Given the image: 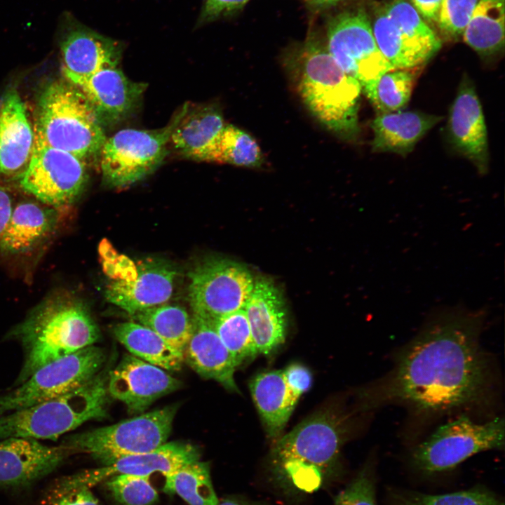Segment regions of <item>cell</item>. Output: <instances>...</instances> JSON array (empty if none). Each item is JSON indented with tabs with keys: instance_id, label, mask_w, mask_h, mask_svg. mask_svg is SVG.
<instances>
[{
	"instance_id": "6da1fadb",
	"label": "cell",
	"mask_w": 505,
	"mask_h": 505,
	"mask_svg": "<svg viewBox=\"0 0 505 505\" xmlns=\"http://www.w3.org/2000/svg\"><path fill=\"white\" fill-rule=\"evenodd\" d=\"M485 314L459 306L436 313L365 392L368 407L396 403L440 414L487 404L494 385L480 342Z\"/></svg>"
},
{
	"instance_id": "7a4b0ae2",
	"label": "cell",
	"mask_w": 505,
	"mask_h": 505,
	"mask_svg": "<svg viewBox=\"0 0 505 505\" xmlns=\"http://www.w3.org/2000/svg\"><path fill=\"white\" fill-rule=\"evenodd\" d=\"M290 79L305 107L343 140H358L360 83L338 65L321 39L310 34L285 58Z\"/></svg>"
},
{
	"instance_id": "3957f363",
	"label": "cell",
	"mask_w": 505,
	"mask_h": 505,
	"mask_svg": "<svg viewBox=\"0 0 505 505\" xmlns=\"http://www.w3.org/2000/svg\"><path fill=\"white\" fill-rule=\"evenodd\" d=\"M100 337L82 301L67 290L51 292L5 336L17 342L24 354L14 385L24 382L42 366L94 345Z\"/></svg>"
},
{
	"instance_id": "277c9868",
	"label": "cell",
	"mask_w": 505,
	"mask_h": 505,
	"mask_svg": "<svg viewBox=\"0 0 505 505\" xmlns=\"http://www.w3.org/2000/svg\"><path fill=\"white\" fill-rule=\"evenodd\" d=\"M346 426L343 417L321 412L279 437L271 454L272 481L291 495L318 490L337 469Z\"/></svg>"
},
{
	"instance_id": "5b68a950",
	"label": "cell",
	"mask_w": 505,
	"mask_h": 505,
	"mask_svg": "<svg viewBox=\"0 0 505 505\" xmlns=\"http://www.w3.org/2000/svg\"><path fill=\"white\" fill-rule=\"evenodd\" d=\"M35 138L87 163L99 159L107 139L85 96L72 83L55 81L39 97Z\"/></svg>"
},
{
	"instance_id": "8992f818",
	"label": "cell",
	"mask_w": 505,
	"mask_h": 505,
	"mask_svg": "<svg viewBox=\"0 0 505 505\" xmlns=\"http://www.w3.org/2000/svg\"><path fill=\"white\" fill-rule=\"evenodd\" d=\"M109 372L60 397L0 415V439L11 437L56 440L83 423L106 416Z\"/></svg>"
},
{
	"instance_id": "52a82bcc",
	"label": "cell",
	"mask_w": 505,
	"mask_h": 505,
	"mask_svg": "<svg viewBox=\"0 0 505 505\" xmlns=\"http://www.w3.org/2000/svg\"><path fill=\"white\" fill-rule=\"evenodd\" d=\"M177 408L169 405L112 425L72 434L60 444L72 454H88L107 465L121 457L149 452L166 443Z\"/></svg>"
},
{
	"instance_id": "ba28073f",
	"label": "cell",
	"mask_w": 505,
	"mask_h": 505,
	"mask_svg": "<svg viewBox=\"0 0 505 505\" xmlns=\"http://www.w3.org/2000/svg\"><path fill=\"white\" fill-rule=\"evenodd\" d=\"M504 447V419L480 423L466 415L440 426L412 450L411 467L424 476L450 471L473 454Z\"/></svg>"
},
{
	"instance_id": "9c48e42d",
	"label": "cell",
	"mask_w": 505,
	"mask_h": 505,
	"mask_svg": "<svg viewBox=\"0 0 505 505\" xmlns=\"http://www.w3.org/2000/svg\"><path fill=\"white\" fill-rule=\"evenodd\" d=\"M182 111L183 106L163 128H127L107 137L99 157L104 183L109 187L123 188L154 171L168 154L172 132Z\"/></svg>"
},
{
	"instance_id": "30bf717a",
	"label": "cell",
	"mask_w": 505,
	"mask_h": 505,
	"mask_svg": "<svg viewBox=\"0 0 505 505\" xmlns=\"http://www.w3.org/2000/svg\"><path fill=\"white\" fill-rule=\"evenodd\" d=\"M105 360L104 350L92 345L42 366L24 382L0 396V415L77 389L102 370Z\"/></svg>"
},
{
	"instance_id": "8fae6325",
	"label": "cell",
	"mask_w": 505,
	"mask_h": 505,
	"mask_svg": "<svg viewBox=\"0 0 505 505\" xmlns=\"http://www.w3.org/2000/svg\"><path fill=\"white\" fill-rule=\"evenodd\" d=\"M189 277L194 314L211 321L243 309L255 281L244 265L220 258L202 262Z\"/></svg>"
},
{
	"instance_id": "7c38bea8",
	"label": "cell",
	"mask_w": 505,
	"mask_h": 505,
	"mask_svg": "<svg viewBox=\"0 0 505 505\" xmlns=\"http://www.w3.org/2000/svg\"><path fill=\"white\" fill-rule=\"evenodd\" d=\"M22 189L54 208L73 204L88 181L86 163L74 155L35 138L29 163L18 177Z\"/></svg>"
},
{
	"instance_id": "4fadbf2b",
	"label": "cell",
	"mask_w": 505,
	"mask_h": 505,
	"mask_svg": "<svg viewBox=\"0 0 505 505\" xmlns=\"http://www.w3.org/2000/svg\"><path fill=\"white\" fill-rule=\"evenodd\" d=\"M325 44L338 65L362 89L394 69L379 51L368 16L362 10L333 18L328 26Z\"/></svg>"
},
{
	"instance_id": "5bb4252c",
	"label": "cell",
	"mask_w": 505,
	"mask_h": 505,
	"mask_svg": "<svg viewBox=\"0 0 505 505\" xmlns=\"http://www.w3.org/2000/svg\"><path fill=\"white\" fill-rule=\"evenodd\" d=\"M199 459L198 449L190 443H166L152 451L125 456L104 466L81 471L61 479L68 485L90 488L117 474L150 476L159 472L165 477L163 490L168 493L174 473L182 466Z\"/></svg>"
},
{
	"instance_id": "9a60e30c",
	"label": "cell",
	"mask_w": 505,
	"mask_h": 505,
	"mask_svg": "<svg viewBox=\"0 0 505 505\" xmlns=\"http://www.w3.org/2000/svg\"><path fill=\"white\" fill-rule=\"evenodd\" d=\"M63 74L85 76L118 67L123 46L64 13L58 24Z\"/></svg>"
},
{
	"instance_id": "2e32d148",
	"label": "cell",
	"mask_w": 505,
	"mask_h": 505,
	"mask_svg": "<svg viewBox=\"0 0 505 505\" xmlns=\"http://www.w3.org/2000/svg\"><path fill=\"white\" fill-rule=\"evenodd\" d=\"M180 382L165 370L130 354L109 372L108 393L132 415H140L157 399L177 390Z\"/></svg>"
},
{
	"instance_id": "e0dca14e",
	"label": "cell",
	"mask_w": 505,
	"mask_h": 505,
	"mask_svg": "<svg viewBox=\"0 0 505 505\" xmlns=\"http://www.w3.org/2000/svg\"><path fill=\"white\" fill-rule=\"evenodd\" d=\"M64 76L85 96L103 127L117 124L128 117L147 88L146 83L128 79L118 67L85 76Z\"/></svg>"
},
{
	"instance_id": "ac0fdd59",
	"label": "cell",
	"mask_w": 505,
	"mask_h": 505,
	"mask_svg": "<svg viewBox=\"0 0 505 505\" xmlns=\"http://www.w3.org/2000/svg\"><path fill=\"white\" fill-rule=\"evenodd\" d=\"M448 141L453 149L469 159L480 174L489 167L486 124L474 84L464 74L451 105L447 123Z\"/></svg>"
},
{
	"instance_id": "d6986e66",
	"label": "cell",
	"mask_w": 505,
	"mask_h": 505,
	"mask_svg": "<svg viewBox=\"0 0 505 505\" xmlns=\"http://www.w3.org/2000/svg\"><path fill=\"white\" fill-rule=\"evenodd\" d=\"M70 455L61 444L48 446L29 438L0 439V485H29L51 473Z\"/></svg>"
},
{
	"instance_id": "ffe728a7",
	"label": "cell",
	"mask_w": 505,
	"mask_h": 505,
	"mask_svg": "<svg viewBox=\"0 0 505 505\" xmlns=\"http://www.w3.org/2000/svg\"><path fill=\"white\" fill-rule=\"evenodd\" d=\"M177 276L170 264L157 260L141 262L135 275L115 281L107 288V299L130 315L163 304L170 298Z\"/></svg>"
},
{
	"instance_id": "44dd1931",
	"label": "cell",
	"mask_w": 505,
	"mask_h": 505,
	"mask_svg": "<svg viewBox=\"0 0 505 505\" xmlns=\"http://www.w3.org/2000/svg\"><path fill=\"white\" fill-rule=\"evenodd\" d=\"M243 309L257 354H271L285 339L286 312L280 290L269 278H257Z\"/></svg>"
},
{
	"instance_id": "7402d4cb",
	"label": "cell",
	"mask_w": 505,
	"mask_h": 505,
	"mask_svg": "<svg viewBox=\"0 0 505 505\" xmlns=\"http://www.w3.org/2000/svg\"><path fill=\"white\" fill-rule=\"evenodd\" d=\"M34 140L23 101L16 91L8 92L0 105V175L18 178L25 172Z\"/></svg>"
},
{
	"instance_id": "603a6c76",
	"label": "cell",
	"mask_w": 505,
	"mask_h": 505,
	"mask_svg": "<svg viewBox=\"0 0 505 505\" xmlns=\"http://www.w3.org/2000/svg\"><path fill=\"white\" fill-rule=\"evenodd\" d=\"M191 318L192 332L184 359L201 377L213 379L229 391H238L234 379L237 367L213 321L196 314Z\"/></svg>"
},
{
	"instance_id": "cb8c5ba5",
	"label": "cell",
	"mask_w": 505,
	"mask_h": 505,
	"mask_svg": "<svg viewBox=\"0 0 505 505\" xmlns=\"http://www.w3.org/2000/svg\"><path fill=\"white\" fill-rule=\"evenodd\" d=\"M58 208L40 201H22L13 207L8 226L0 239V251L22 255L34 250L55 232L59 223Z\"/></svg>"
},
{
	"instance_id": "d4e9b609",
	"label": "cell",
	"mask_w": 505,
	"mask_h": 505,
	"mask_svg": "<svg viewBox=\"0 0 505 505\" xmlns=\"http://www.w3.org/2000/svg\"><path fill=\"white\" fill-rule=\"evenodd\" d=\"M441 116L416 111L379 113L371 123L375 152H391L405 156Z\"/></svg>"
},
{
	"instance_id": "484cf974",
	"label": "cell",
	"mask_w": 505,
	"mask_h": 505,
	"mask_svg": "<svg viewBox=\"0 0 505 505\" xmlns=\"http://www.w3.org/2000/svg\"><path fill=\"white\" fill-rule=\"evenodd\" d=\"M225 125L218 106L186 102L172 132L170 144L180 155L199 161Z\"/></svg>"
},
{
	"instance_id": "4316f807",
	"label": "cell",
	"mask_w": 505,
	"mask_h": 505,
	"mask_svg": "<svg viewBox=\"0 0 505 505\" xmlns=\"http://www.w3.org/2000/svg\"><path fill=\"white\" fill-rule=\"evenodd\" d=\"M250 389L268 436L278 439L299 398L288 386L282 370L258 374L250 382Z\"/></svg>"
},
{
	"instance_id": "83f0119b",
	"label": "cell",
	"mask_w": 505,
	"mask_h": 505,
	"mask_svg": "<svg viewBox=\"0 0 505 505\" xmlns=\"http://www.w3.org/2000/svg\"><path fill=\"white\" fill-rule=\"evenodd\" d=\"M113 333L130 354L165 370L182 368L184 354L152 329L135 322H123L114 327Z\"/></svg>"
},
{
	"instance_id": "f1b7e54d",
	"label": "cell",
	"mask_w": 505,
	"mask_h": 505,
	"mask_svg": "<svg viewBox=\"0 0 505 505\" xmlns=\"http://www.w3.org/2000/svg\"><path fill=\"white\" fill-rule=\"evenodd\" d=\"M505 0H479L462 34L464 42L483 58L504 47Z\"/></svg>"
},
{
	"instance_id": "f546056e",
	"label": "cell",
	"mask_w": 505,
	"mask_h": 505,
	"mask_svg": "<svg viewBox=\"0 0 505 505\" xmlns=\"http://www.w3.org/2000/svg\"><path fill=\"white\" fill-rule=\"evenodd\" d=\"M408 46L424 63L434 56L441 41L407 0H391L383 7Z\"/></svg>"
},
{
	"instance_id": "4dcf8cb0",
	"label": "cell",
	"mask_w": 505,
	"mask_h": 505,
	"mask_svg": "<svg viewBox=\"0 0 505 505\" xmlns=\"http://www.w3.org/2000/svg\"><path fill=\"white\" fill-rule=\"evenodd\" d=\"M199 161L259 168L264 163V155L249 133L234 125H225Z\"/></svg>"
},
{
	"instance_id": "1f68e13d",
	"label": "cell",
	"mask_w": 505,
	"mask_h": 505,
	"mask_svg": "<svg viewBox=\"0 0 505 505\" xmlns=\"http://www.w3.org/2000/svg\"><path fill=\"white\" fill-rule=\"evenodd\" d=\"M133 316L137 323L154 330L184 354L192 332V318L184 308L161 304L140 311Z\"/></svg>"
},
{
	"instance_id": "d6a6232c",
	"label": "cell",
	"mask_w": 505,
	"mask_h": 505,
	"mask_svg": "<svg viewBox=\"0 0 505 505\" xmlns=\"http://www.w3.org/2000/svg\"><path fill=\"white\" fill-rule=\"evenodd\" d=\"M415 79V74L409 69H393L382 74L362 92L379 113L397 112L407 105Z\"/></svg>"
},
{
	"instance_id": "836d02e7",
	"label": "cell",
	"mask_w": 505,
	"mask_h": 505,
	"mask_svg": "<svg viewBox=\"0 0 505 505\" xmlns=\"http://www.w3.org/2000/svg\"><path fill=\"white\" fill-rule=\"evenodd\" d=\"M372 29L379 51L394 69H409L424 64L403 39L384 8L375 15Z\"/></svg>"
},
{
	"instance_id": "e575fe53",
	"label": "cell",
	"mask_w": 505,
	"mask_h": 505,
	"mask_svg": "<svg viewBox=\"0 0 505 505\" xmlns=\"http://www.w3.org/2000/svg\"><path fill=\"white\" fill-rule=\"evenodd\" d=\"M177 493L189 505H218L207 462L199 460L180 468L173 475L168 494Z\"/></svg>"
},
{
	"instance_id": "d590c367",
	"label": "cell",
	"mask_w": 505,
	"mask_h": 505,
	"mask_svg": "<svg viewBox=\"0 0 505 505\" xmlns=\"http://www.w3.org/2000/svg\"><path fill=\"white\" fill-rule=\"evenodd\" d=\"M388 497L390 505H504L497 495L483 487L443 494L393 489Z\"/></svg>"
},
{
	"instance_id": "8d00e7d4",
	"label": "cell",
	"mask_w": 505,
	"mask_h": 505,
	"mask_svg": "<svg viewBox=\"0 0 505 505\" xmlns=\"http://www.w3.org/2000/svg\"><path fill=\"white\" fill-rule=\"evenodd\" d=\"M213 323L236 367L257 355L243 309L223 316Z\"/></svg>"
},
{
	"instance_id": "74e56055",
	"label": "cell",
	"mask_w": 505,
	"mask_h": 505,
	"mask_svg": "<svg viewBox=\"0 0 505 505\" xmlns=\"http://www.w3.org/2000/svg\"><path fill=\"white\" fill-rule=\"evenodd\" d=\"M149 477L117 474L107 478L106 485L113 497L123 505H152L159 496Z\"/></svg>"
},
{
	"instance_id": "f35d334b",
	"label": "cell",
	"mask_w": 505,
	"mask_h": 505,
	"mask_svg": "<svg viewBox=\"0 0 505 505\" xmlns=\"http://www.w3.org/2000/svg\"><path fill=\"white\" fill-rule=\"evenodd\" d=\"M375 465L369 461L335 498L334 505H377Z\"/></svg>"
},
{
	"instance_id": "ab89813d",
	"label": "cell",
	"mask_w": 505,
	"mask_h": 505,
	"mask_svg": "<svg viewBox=\"0 0 505 505\" xmlns=\"http://www.w3.org/2000/svg\"><path fill=\"white\" fill-rule=\"evenodd\" d=\"M479 0H443L437 25L451 39L462 36Z\"/></svg>"
},
{
	"instance_id": "60d3db41",
	"label": "cell",
	"mask_w": 505,
	"mask_h": 505,
	"mask_svg": "<svg viewBox=\"0 0 505 505\" xmlns=\"http://www.w3.org/2000/svg\"><path fill=\"white\" fill-rule=\"evenodd\" d=\"M51 505H99L90 488L84 486H69L57 480L47 494Z\"/></svg>"
},
{
	"instance_id": "b9f144b4",
	"label": "cell",
	"mask_w": 505,
	"mask_h": 505,
	"mask_svg": "<svg viewBox=\"0 0 505 505\" xmlns=\"http://www.w3.org/2000/svg\"><path fill=\"white\" fill-rule=\"evenodd\" d=\"M250 0H204L198 23L203 25L241 10Z\"/></svg>"
},
{
	"instance_id": "7bdbcfd3",
	"label": "cell",
	"mask_w": 505,
	"mask_h": 505,
	"mask_svg": "<svg viewBox=\"0 0 505 505\" xmlns=\"http://www.w3.org/2000/svg\"><path fill=\"white\" fill-rule=\"evenodd\" d=\"M282 370L288 386L298 398L309 390L311 385L312 377L310 371L305 366L293 363Z\"/></svg>"
},
{
	"instance_id": "ee69618b",
	"label": "cell",
	"mask_w": 505,
	"mask_h": 505,
	"mask_svg": "<svg viewBox=\"0 0 505 505\" xmlns=\"http://www.w3.org/2000/svg\"><path fill=\"white\" fill-rule=\"evenodd\" d=\"M411 4L430 23H438L443 0H410Z\"/></svg>"
},
{
	"instance_id": "f6af8a7d",
	"label": "cell",
	"mask_w": 505,
	"mask_h": 505,
	"mask_svg": "<svg viewBox=\"0 0 505 505\" xmlns=\"http://www.w3.org/2000/svg\"><path fill=\"white\" fill-rule=\"evenodd\" d=\"M13 210L11 195L6 188L0 187V239L8 226Z\"/></svg>"
},
{
	"instance_id": "bcb514c9",
	"label": "cell",
	"mask_w": 505,
	"mask_h": 505,
	"mask_svg": "<svg viewBox=\"0 0 505 505\" xmlns=\"http://www.w3.org/2000/svg\"><path fill=\"white\" fill-rule=\"evenodd\" d=\"M309 3L318 8H327L335 5L342 0H307Z\"/></svg>"
},
{
	"instance_id": "7dc6e473",
	"label": "cell",
	"mask_w": 505,
	"mask_h": 505,
	"mask_svg": "<svg viewBox=\"0 0 505 505\" xmlns=\"http://www.w3.org/2000/svg\"><path fill=\"white\" fill-rule=\"evenodd\" d=\"M218 505H255L251 503H249L248 501H245L244 500L238 499H225L219 501Z\"/></svg>"
}]
</instances>
